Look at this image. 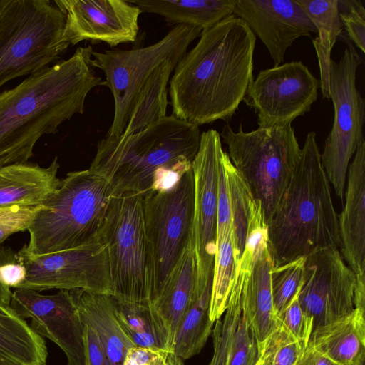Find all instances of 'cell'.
<instances>
[{"instance_id":"cell-15","label":"cell","mask_w":365,"mask_h":365,"mask_svg":"<svg viewBox=\"0 0 365 365\" xmlns=\"http://www.w3.org/2000/svg\"><path fill=\"white\" fill-rule=\"evenodd\" d=\"M356 274L336 247L307 257L298 300L313 319L314 329L349 314L354 309Z\"/></svg>"},{"instance_id":"cell-3","label":"cell","mask_w":365,"mask_h":365,"mask_svg":"<svg viewBox=\"0 0 365 365\" xmlns=\"http://www.w3.org/2000/svg\"><path fill=\"white\" fill-rule=\"evenodd\" d=\"M200 135L198 125L166 115L132 135H106L88 169L108 182L113 195L168 190L192 169Z\"/></svg>"},{"instance_id":"cell-28","label":"cell","mask_w":365,"mask_h":365,"mask_svg":"<svg viewBox=\"0 0 365 365\" xmlns=\"http://www.w3.org/2000/svg\"><path fill=\"white\" fill-rule=\"evenodd\" d=\"M0 355L13 365H46L45 340L10 305L0 304Z\"/></svg>"},{"instance_id":"cell-32","label":"cell","mask_w":365,"mask_h":365,"mask_svg":"<svg viewBox=\"0 0 365 365\" xmlns=\"http://www.w3.org/2000/svg\"><path fill=\"white\" fill-rule=\"evenodd\" d=\"M110 299L121 329L135 346L170 351L165 331L149 303L125 302L112 295Z\"/></svg>"},{"instance_id":"cell-13","label":"cell","mask_w":365,"mask_h":365,"mask_svg":"<svg viewBox=\"0 0 365 365\" xmlns=\"http://www.w3.org/2000/svg\"><path fill=\"white\" fill-rule=\"evenodd\" d=\"M319 87L306 65L291 61L260 71L243 101L254 110L259 128H283L310 110Z\"/></svg>"},{"instance_id":"cell-37","label":"cell","mask_w":365,"mask_h":365,"mask_svg":"<svg viewBox=\"0 0 365 365\" xmlns=\"http://www.w3.org/2000/svg\"><path fill=\"white\" fill-rule=\"evenodd\" d=\"M41 205L0 208V244L12 234L29 229Z\"/></svg>"},{"instance_id":"cell-17","label":"cell","mask_w":365,"mask_h":365,"mask_svg":"<svg viewBox=\"0 0 365 365\" xmlns=\"http://www.w3.org/2000/svg\"><path fill=\"white\" fill-rule=\"evenodd\" d=\"M65 16L63 38L70 46L83 41L110 47L134 42L143 12L129 0H55Z\"/></svg>"},{"instance_id":"cell-18","label":"cell","mask_w":365,"mask_h":365,"mask_svg":"<svg viewBox=\"0 0 365 365\" xmlns=\"http://www.w3.org/2000/svg\"><path fill=\"white\" fill-rule=\"evenodd\" d=\"M233 14L242 19L281 65L294 41L317 29L296 0H237Z\"/></svg>"},{"instance_id":"cell-36","label":"cell","mask_w":365,"mask_h":365,"mask_svg":"<svg viewBox=\"0 0 365 365\" xmlns=\"http://www.w3.org/2000/svg\"><path fill=\"white\" fill-rule=\"evenodd\" d=\"M292 299L279 317L281 324L297 340L307 346L314 329L313 319L301 307L298 297Z\"/></svg>"},{"instance_id":"cell-21","label":"cell","mask_w":365,"mask_h":365,"mask_svg":"<svg viewBox=\"0 0 365 365\" xmlns=\"http://www.w3.org/2000/svg\"><path fill=\"white\" fill-rule=\"evenodd\" d=\"M273 267L266 240L258 247L247 269L242 291L243 313L258 344L280 325L272 296L270 272Z\"/></svg>"},{"instance_id":"cell-24","label":"cell","mask_w":365,"mask_h":365,"mask_svg":"<svg viewBox=\"0 0 365 365\" xmlns=\"http://www.w3.org/2000/svg\"><path fill=\"white\" fill-rule=\"evenodd\" d=\"M364 314L354 309L348 315L314 328L307 346L339 365L365 364Z\"/></svg>"},{"instance_id":"cell-11","label":"cell","mask_w":365,"mask_h":365,"mask_svg":"<svg viewBox=\"0 0 365 365\" xmlns=\"http://www.w3.org/2000/svg\"><path fill=\"white\" fill-rule=\"evenodd\" d=\"M344 40L347 46L340 60L330 61L329 94L334 115L321 154L327 178L342 202L349 161L365 141V101L356 84V71L362 59L352 43L348 38Z\"/></svg>"},{"instance_id":"cell-41","label":"cell","mask_w":365,"mask_h":365,"mask_svg":"<svg viewBox=\"0 0 365 365\" xmlns=\"http://www.w3.org/2000/svg\"><path fill=\"white\" fill-rule=\"evenodd\" d=\"M295 365H339L324 357L312 349L307 346L303 355Z\"/></svg>"},{"instance_id":"cell-12","label":"cell","mask_w":365,"mask_h":365,"mask_svg":"<svg viewBox=\"0 0 365 365\" xmlns=\"http://www.w3.org/2000/svg\"><path fill=\"white\" fill-rule=\"evenodd\" d=\"M16 257L26 270V279L16 289H84L111 294L107 247L98 237L76 248L36 256L22 247Z\"/></svg>"},{"instance_id":"cell-30","label":"cell","mask_w":365,"mask_h":365,"mask_svg":"<svg viewBox=\"0 0 365 365\" xmlns=\"http://www.w3.org/2000/svg\"><path fill=\"white\" fill-rule=\"evenodd\" d=\"M212 281L186 313L171 343L170 356L173 365H183L198 354L212 334L215 322L210 317Z\"/></svg>"},{"instance_id":"cell-29","label":"cell","mask_w":365,"mask_h":365,"mask_svg":"<svg viewBox=\"0 0 365 365\" xmlns=\"http://www.w3.org/2000/svg\"><path fill=\"white\" fill-rule=\"evenodd\" d=\"M183 56L165 60L151 73L140 91L122 135L140 132L166 116L170 75Z\"/></svg>"},{"instance_id":"cell-35","label":"cell","mask_w":365,"mask_h":365,"mask_svg":"<svg viewBox=\"0 0 365 365\" xmlns=\"http://www.w3.org/2000/svg\"><path fill=\"white\" fill-rule=\"evenodd\" d=\"M339 14L349 40L365 52V9L359 0H338Z\"/></svg>"},{"instance_id":"cell-45","label":"cell","mask_w":365,"mask_h":365,"mask_svg":"<svg viewBox=\"0 0 365 365\" xmlns=\"http://www.w3.org/2000/svg\"><path fill=\"white\" fill-rule=\"evenodd\" d=\"M361 365H365V364H361Z\"/></svg>"},{"instance_id":"cell-25","label":"cell","mask_w":365,"mask_h":365,"mask_svg":"<svg viewBox=\"0 0 365 365\" xmlns=\"http://www.w3.org/2000/svg\"><path fill=\"white\" fill-rule=\"evenodd\" d=\"M83 324L97 335L106 354L115 365H123L133 344L118 323L110 294L84 289L69 290Z\"/></svg>"},{"instance_id":"cell-31","label":"cell","mask_w":365,"mask_h":365,"mask_svg":"<svg viewBox=\"0 0 365 365\" xmlns=\"http://www.w3.org/2000/svg\"><path fill=\"white\" fill-rule=\"evenodd\" d=\"M314 24L318 36L313 40L320 71V88L324 98H330L329 64L331 52L343 25L338 0H296Z\"/></svg>"},{"instance_id":"cell-14","label":"cell","mask_w":365,"mask_h":365,"mask_svg":"<svg viewBox=\"0 0 365 365\" xmlns=\"http://www.w3.org/2000/svg\"><path fill=\"white\" fill-rule=\"evenodd\" d=\"M224 150L220 133L202 132L192 161L194 178L193 242L197 262L196 290L200 295L212 279L216 251L220 162Z\"/></svg>"},{"instance_id":"cell-42","label":"cell","mask_w":365,"mask_h":365,"mask_svg":"<svg viewBox=\"0 0 365 365\" xmlns=\"http://www.w3.org/2000/svg\"><path fill=\"white\" fill-rule=\"evenodd\" d=\"M16 253L10 248L0 247V263L11 257ZM12 292L10 288L0 283V304L10 305Z\"/></svg>"},{"instance_id":"cell-40","label":"cell","mask_w":365,"mask_h":365,"mask_svg":"<svg viewBox=\"0 0 365 365\" xmlns=\"http://www.w3.org/2000/svg\"><path fill=\"white\" fill-rule=\"evenodd\" d=\"M86 365H115L106 354L96 333L85 325Z\"/></svg>"},{"instance_id":"cell-20","label":"cell","mask_w":365,"mask_h":365,"mask_svg":"<svg viewBox=\"0 0 365 365\" xmlns=\"http://www.w3.org/2000/svg\"><path fill=\"white\" fill-rule=\"evenodd\" d=\"M344 197L338 216L341 255L357 276L365 275V141L349 165Z\"/></svg>"},{"instance_id":"cell-26","label":"cell","mask_w":365,"mask_h":365,"mask_svg":"<svg viewBox=\"0 0 365 365\" xmlns=\"http://www.w3.org/2000/svg\"><path fill=\"white\" fill-rule=\"evenodd\" d=\"M230 204L218 203L216 251L212 272L210 317L215 322L225 312L237 267Z\"/></svg>"},{"instance_id":"cell-39","label":"cell","mask_w":365,"mask_h":365,"mask_svg":"<svg viewBox=\"0 0 365 365\" xmlns=\"http://www.w3.org/2000/svg\"><path fill=\"white\" fill-rule=\"evenodd\" d=\"M26 270L16 254L0 263V283L8 287L17 288L26 279Z\"/></svg>"},{"instance_id":"cell-23","label":"cell","mask_w":365,"mask_h":365,"mask_svg":"<svg viewBox=\"0 0 365 365\" xmlns=\"http://www.w3.org/2000/svg\"><path fill=\"white\" fill-rule=\"evenodd\" d=\"M58 157L41 167L36 163H14L0 167V208L42 205L56 190Z\"/></svg>"},{"instance_id":"cell-1","label":"cell","mask_w":365,"mask_h":365,"mask_svg":"<svg viewBox=\"0 0 365 365\" xmlns=\"http://www.w3.org/2000/svg\"><path fill=\"white\" fill-rule=\"evenodd\" d=\"M255 43L254 33L234 14L202 31L170 78L171 115L198 126L230 121L253 80Z\"/></svg>"},{"instance_id":"cell-27","label":"cell","mask_w":365,"mask_h":365,"mask_svg":"<svg viewBox=\"0 0 365 365\" xmlns=\"http://www.w3.org/2000/svg\"><path fill=\"white\" fill-rule=\"evenodd\" d=\"M143 12L155 14L175 25L209 29L233 14L237 0H129Z\"/></svg>"},{"instance_id":"cell-4","label":"cell","mask_w":365,"mask_h":365,"mask_svg":"<svg viewBox=\"0 0 365 365\" xmlns=\"http://www.w3.org/2000/svg\"><path fill=\"white\" fill-rule=\"evenodd\" d=\"M267 245L274 267L341 246L338 215L314 131L307 135L294 172L267 224Z\"/></svg>"},{"instance_id":"cell-33","label":"cell","mask_w":365,"mask_h":365,"mask_svg":"<svg viewBox=\"0 0 365 365\" xmlns=\"http://www.w3.org/2000/svg\"><path fill=\"white\" fill-rule=\"evenodd\" d=\"M307 346L280 323L273 332L258 344V359L255 365H295Z\"/></svg>"},{"instance_id":"cell-10","label":"cell","mask_w":365,"mask_h":365,"mask_svg":"<svg viewBox=\"0 0 365 365\" xmlns=\"http://www.w3.org/2000/svg\"><path fill=\"white\" fill-rule=\"evenodd\" d=\"M194 178L192 169L173 188L143 195V217L151 264L153 303L193 238Z\"/></svg>"},{"instance_id":"cell-44","label":"cell","mask_w":365,"mask_h":365,"mask_svg":"<svg viewBox=\"0 0 365 365\" xmlns=\"http://www.w3.org/2000/svg\"><path fill=\"white\" fill-rule=\"evenodd\" d=\"M9 0H0V12L8 3Z\"/></svg>"},{"instance_id":"cell-34","label":"cell","mask_w":365,"mask_h":365,"mask_svg":"<svg viewBox=\"0 0 365 365\" xmlns=\"http://www.w3.org/2000/svg\"><path fill=\"white\" fill-rule=\"evenodd\" d=\"M305 257L273 267L270 272L274 309L279 319L292 299L301 289Z\"/></svg>"},{"instance_id":"cell-22","label":"cell","mask_w":365,"mask_h":365,"mask_svg":"<svg viewBox=\"0 0 365 365\" xmlns=\"http://www.w3.org/2000/svg\"><path fill=\"white\" fill-rule=\"evenodd\" d=\"M197 262L193 238L170 272L158 298L150 304L167 334L170 348L173 336L197 295Z\"/></svg>"},{"instance_id":"cell-38","label":"cell","mask_w":365,"mask_h":365,"mask_svg":"<svg viewBox=\"0 0 365 365\" xmlns=\"http://www.w3.org/2000/svg\"><path fill=\"white\" fill-rule=\"evenodd\" d=\"M123 365H173V364L168 350L134 346L128 351Z\"/></svg>"},{"instance_id":"cell-19","label":"cell","mask_w":365,"mask_h":365,"mask_svg":"<svg viewBox=\"0 0 365 365\" xmlns=\"http://www.w3.org/2000/svg\"><path fill=\"white\" fill-rule=\"evenodd\" d=\"M243 272L235 274L226 309L215 322L213 354L209 365H255L258 343L243 313Z\"/></svg>"},{"instance_id":"cell-5","label":"cell","mask_w":365,"mask_h":365,"mask_svg":"<svg viewBox=\"0 0 365 365\" xmlns=\"http://www.w3.org/2000/svg\"><path fill=\"white\" fill-rule=\"evenodd\" d=\"M112 197L108 182L89 169L67 173L35 214L22 247L36 256L97 239Z\"/></svg>"},{"instance_id":"cell-2","label":"cell","mask_w":365,"mask_h":365,"mask_svg":"<svg viewBox=\"0 0 365 365\" xmlns=\"http://www.w3.org/2000/svg\"><path fill=\"white\" fill-rule=\"evenodd\" d=\"M91 46L76 48L61 61L0 92V167L24 163L44 135L82 114L85 101L104 81L95 71Z\"/></svg>"},{"instance_id":"cell-43","label":"cell","mask_w":365,"mask_h":365,"mask_svg":"<svg viewBox=\"0 0 365 365\" xmlns=\"http://www.w3.org/2000/svg\"><path fill=\"white\" fill-rule=\"evenodd\" d=\"M0 365H13L4 357L0 355Z\"/></svg>"},{"instance_id":"cell-8","label":"cell","mask_w":365,"mask_h":365,"mask_svg":"<svg viewBox=\"0 0 365 365\" xmlns=\"http://www.w3.org/2000/svg\"><path fill=\"white\" fill-rule=\"evenodd\" d=\"M98 237L106 245L111 294L129 303H150L151 264L143 195H113Z\"/></svg>"},{"instance_id":"cell-6","label":"cell","mask_w":365,"mask_h":365,"mask_svg":"<svg viewBox=\"0 0 365 365\" xmlns=\"http://www.w3.org/2000/svg\"><path fill=\"white\" fill-rule=\"evenodd\" d=\"M65 16L49 0H9L0 12V88L58 60L70 46Z\"/></svg>"},{"instance_id":"cell-16","label":"cell","mask_w":365,"mask_h":365,"mask_svg":"<svg viewBox=\"0 0 365 365\" xmlns=\"http://www.w3.org/2000/svg\"><path fill=\"white\" fill-rule=\"evenodd\" d=\"M10 307L24 319H31V328L64 352L68 365H86L85 324L69 290L44 295L16 289Z\"/></svg>"},{"instance_id":"cell-7","label":"cell","mask_w":365,"mask_h":365,"mask_svg":"<svg viewBox=\"0 0 365 365\" xmlns=\"http://www.w3.org/2000/svg\"><path fill=\"white\" fill-rule=\"evenodd\" d=\"M230 161L262 206L265 223L272 217L299 162L301 148L292 125L237 132L226 124L220 133Z\"/></svg>"},{"instance_id":"cell-9","label":"cell","mask_w":365,"mask_h":365,"mask_svg":"<svg viewBox=\"0 0 365 365\" xmlns=\"http://www.w3.org/2000/svg\"><path fill=\"white\" fill-rule=\"evenodd\" d=\"M202 31L198 27L178 24L160 41L145 47L93 51L95 67L103 71L104 86L114 100V116L106 135L123 133L136 98L153 71L167 59L183 56Z\"/></svg>"}]
</instances>
